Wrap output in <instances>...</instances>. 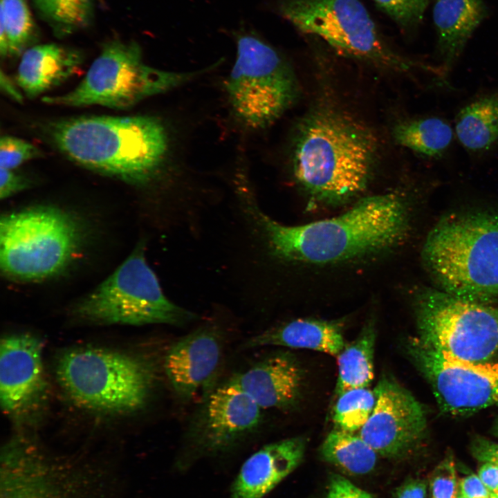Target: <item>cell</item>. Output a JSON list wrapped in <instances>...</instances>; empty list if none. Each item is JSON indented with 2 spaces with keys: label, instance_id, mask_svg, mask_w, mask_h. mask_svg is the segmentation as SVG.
<instances>
[{
  "label": "cell",
  "instance_id": "cell-1",
  "mask_svg": "<svg viewBox=\"0 0 498 498\" xmlns=\"http://www.w3.org/2000/svg\"><path fill=\"white\" fill-rule=\"evenodd\" d=\"M247 209L277 257L296 262L325 264L390 249L404 238L407 210L394 193L365 197L345 212L298 225L282 224L253 202Z\"/></svg>",
  "mask_w": 498,
  "mask_h": 498
},
{
  "label": "cell",
  "instance_id": "cell-2",
  "mask_svg": "<svg viewBox=\"0 0 498 498\" xmlns=\"http://www.w3.org/2000/svg\"><path fill=\"white\" fill-rule=\"evenodd\" d=\"M50 134L77 164L132 183L151 181L173 162L172 136L152 116L70 118L53 123Z\"/></svg>",
  "mask_w": 498,
  "mask_h": 498
},
{
  "label": "cell",
  "instance_id": "cell-3",
  "mask_svg": "<svg viewBox=\"0 0 498 498\" xmlns=\"http://www.w3.org/2000/svg\"><path fill=\"white\" fill-rule=\"evenodd\" d=\"M376 140L364 124L337 110L321 109L300 123L292 152L295 179L314 201L342 203L371 177Z\"/></svg>",
  "mask_w": 498,
  "mask_h": 498
},
{
  "label": "cell",
  "instance_id": "cell-4",
  "mask_svg": "<svg viewBox=\"0 0 498 498\" xmlns=\"http://www.w3.org/2000/svg\"><path fill=\"white\" fill-rule=\"evenodd\" d=\"M422 257L442 291L488 304L498 297V214L444 217L427 236Z\"/></svg>",
  "mask_w": 498,
  "mask_h": 498
},
{
  "label": "cell",
  "instance_id": "cell-5",
  "mask_svg": "<svg viewBox=\"0 0 498 498\" xmlns=\"http://www.w3.org/2000/svg\"><path fill=\"white\" fill-rule=\"evenodd\" d=\"M56 374L74 403L107 414H126L142 408L155 376L152 365L140 357L89 347L63 353L57 362Z\"/></svg>",
  "mask_w": 498,
  "mask_h": 498
},
{
  "label": "cell",
  "instance_id": "cell-6",
  "mask_svg": "<svg viewBox=\"0 0 498 498\" xmlns=\"http://www.w3.org/2000/svg\"><path fill=\"white\" fill-rule=\"evenodd\" d=\"M216 65L187 72L158 69L143 62L136 42L115 39L104 46L75 89L60 95L43 97L42 100L68 107L126 109L192 82Z\"/></svg>",
  "mask_w": 498,
  "mask_h": 498
},
{
  "label": "cell",
  "instance_id": "cell-7",
  "mask_svg": "<svg viewBox=\"0 0 498 498\" xmlns=\"http://www.w3.org/2000/svg\"><path fill=\"white\" fill-rule=\"evenodd\" d=\"M82 230L68 212L50 206L14 212L0 221V266L4 275L36 282L62 271L77 251Z\"/></svg>",
  "mask_w": 498,
  "mask_h": 498
},
{
  "label": "cell",
  "instance_id": "cell-8",
  "mask_svg": "<svg viewBox=\"0 0 498 498\" xmlns=\"http://www.w3.org/2000/svg\"><path fill=\"white\" fill-rule=\"evenodd\" d=\"M235 117L252 129L275 122L297 94L293 72L271 45L253 34L237 38L234 63L224 82Z\"/></svg>",
  "mask_w": 498,
  "mask_h": 498
},
{
  "label": "cell",
  "instance_id": "cell-9",
  "mask_svg": "<svg viewBox=\"0 0 498 498\" xmlns=\"http://www.w3.org/2000/svg\"><path fill=\"white\" fill-rule=\"evenodd\" d=\"M74 313L84 321L102 324L181 325L195 318L165 295L142 247L80 300Z\"/></svg>",
  "mask_w": 498,
  "mask_h": 498
},
{
  "label": "cell",
  "instance_id": "cell-10",
  "mask_svg": "<svg viewBox=\"0 0 498 498\" xmlns=\"http://www.w3.org/2000/svg\"><path fill=\"white\" fill-rule=\"evenodd\" d=\"M279 11L299 31L320 37L349 56L403 71L436 72L435 66L396 53L359 0H282Z\"/></svg>",
  "mask_w": 498,
  "mask_h": 498
},
{
  "label": "cell",
  "instance_id": "cell-11",
  "mask_svg": "<svg viewBox=\"0 0 498 498\" xmlns=\"http://www.w3.org/2000/svg\"><path fill=\"white\" fill-rule=\"evenodd\" d=\"M422 342L456 358L487 362L498 352V308L442 290H425L416 301Z\"/></svg>",
  "mask_w": 498,
  "mask_h": 498
},
{
  "label": "cell",
  "instance_id": "cell-12",
  "mask_svg": "<svg viewBox=\"0 0 498 498\" xmlns=\"http://www.w3.org/2000/svg\"><path fill=\"white\" fill-rule=\"evenodd\" d=\"M407 349L443 413L465 416L498 405V363L461 360L418 338Z\"/></svg>",
  "mask_w": 498,
  "mask_h": 498
},
{
  "label": "cell",
  "instance_id": "cell-13",
  "mask_svg": "<svg viewBox=\"0 0 498 498\" xmlns=\"http://www.w3.org/2000/svg\"><path fill=\"white\" fill-rule=\"evenodd\" d=\"M374 391L375 407L358 434L378 456H404L425 433V409L409 391L391 377L382 376Z\"/></svg>",
  "mask_w": 498,
  "mask_h": 498
},
{
  "label": "cell",
  "instance_id": "cell-14",
  "mask_svg": "<svg viewBox=\"0 0 498 498\" xmlns=\"http://www.w3.org/2000/svg\"><path fill=\"white\" fill-rule=\"evenodd\" d=\"M54 465L30 442L10 441L1 452L0 498H75L83 492L80 470Z\"/></svg>",
  "mask_w": 498,
  "mask_h": 498
},
{
  "label": "cell",
  "instance_id": "cell-15",
  "mask_svg": "<svg viewBox=\"0 0 498 498\" xmlns=\"http://www.w3.org/2000/svg\"><path fill=\"white\" fill-rule=\"evenodd\" d=\"M261 408L232 378L214 390L192 432L199 454L227 451L249 436L262 419Z\"/></svg>",
  "mask_w": 498,
  "mask_h": 498
},
{
  "label": "cell",
  "instance_id": "cell-16",
  "mask_svg": "<svg viewBox=\"0 0 498 498\" xmlns=\"http://www.w3.org/2000/svg\"><path fill=\"white\" fill-rule=\"evenodd\" d=\"M42 343L32 335H6L1 342L0 401L4 412L22 418L38 409L46 399Z\"/></svg>",
  "mask_w": 498,
  "mask_h": 498
},
{
  "label": "cell",
  "instance_id": "cell-17",
  "mask_svg": "<svg viewBox=\"0 0 498 498\" xmlns=\"http://www.w3.org/2000/svg\"><path fill=\"white\" fill-rule=\"evenodd\" d=\"M219 335L210 329H198L175 342L166 353L164 367L177 395L190 399L211 384L221 360Z\"/></svg>",
  "mask_w": 498,
  "mask_h": 498
},
{
  "label": "cell",
  "instance_id": "cell-18",
  "mask_svg": "<svg viewBox=\"0 0 498 498\" xmlns=\"http://www.w3.org/2000/svg\"><path fill=\"white\" fill-rule=\"evenodd\" d=\"M306 443L292 437L266 445L242 464L229 498H264L303 460Z\"/></svg>",
  "mask_w": 498,
  "mask_h": 498
},
{
  "label": "cell",
  "instance_id": "cell-19",
  "mask_svg": "<svg viewBox=\"0 0 498 498\" xmlns=\"http://www.w3.org/2000/svg\"><path fill=\"white\" fill-rule=\"evenodd\" d=\"M232 379L263 409H287L298 400L303 372L288 352H277L257 362Z\"/></svg>",
  "mask_w": 498,
  "mask_h": 498
},
{
  "label": "cell",
  "instance_id": "cell-20",
  "mask_svg": "<svg viewBox=\"0 0 498 498\" xmlns=\"http://www.w3.org/2000/svg\"><path fill=\"white\" fill-rule=\"evenodd\" d=\"M486 13L483 0L436 1L433 19L437 35L438 66L448 82L469 39Z\"/></svg>",
  "mask_w": 498,
  "mask_h": 498
},
{
  "label": "cell",
  "instance_id": "cell-21",
  "mask_svg": "<svg viewBox=\"0 0 498 498\" xmlns=\"http://www.w3.org/2000/svg\"><path fill=\"white\" fill-rule=\"evenodd\" d=\"M82 61L75 49L57 44L32 46L21 55L17 84L26 96L35 98L77 73Z\"/></svg>",
  "mask_w": 498,
  "mask_h": 498
},
{
  "label": "cell",
  "instance_id": "cell-22",
  "mask_svg": "<svg viewBox=\"0 0 498 498\" xmlns=\"http://www.w3.org/2000/svg\"><path fill=\"white\" fill-rule=\"evenodd\" d=\"M456 140L472 158H481L498 148V85L475 95L457 111Z\"/></svg>",
  "mask_w": 498,
  "mask_h": 498
},
{
  "label": "cell",
  "instance_id": "cell-23",
  "mask_svg": "<svg viewBox=\"0 0 498 498\" xmlns=\"http://www.w3.org/2000/svg\"><path fill=\"white\" fill-rule=\"evenodd\" d=\"M279 346L338 356L345 346L342 325L336 321L297 319L248 340L244 348Z\"/></svg>",
  "mask_w": 498,
  "mask_h": 498
},
{
  "label": "cell",
  "instance_id": "cell-24",
  "mask_svg": "<svg viewBox=\"0 0 498 498\" xmlns=\"http://www.w3.org/2000/svg\"><path fill=\"white\" fill-rule=\"evenodd\" d=\"M393 136L400 146L433 160L444 159L456 140L453 125L436 114L405 120L394 127Z\"/></svg>",
  "mask_w": 498,
  "mask_h": 498
},
{
  "label": "cell",
  "instance_id": "cell-25",
  "mask_svg": "<svg viewBox=\"0 0 498 498\" xmlns=\"http://www.w3.org/2000/svg\"><path fill=\"white\" fill-rule=\"evenodd\" d=\"M376 331L369 322L359 336L345 345L338 356L337 396L353 389L368 387L374 376Z\"/></svg>",
  "mask_w": 498,
  "mask_h": 498
},
{
  "label": "cell",
  "instance_id": "cell-26",
  "mask_svg": "<svg viewBox=\"0 0 498 498\" xmlns=\"http://www.w3.org/2000/svg\"><path fill=\"white\" fill-rule=\"evenodd\" d=\"M323 459L345 473L363 475L376 467L378 454L358 434L336 429L320 448Z\"/></svg>",
  "mask_w": 498,
  "mask_h": 498
},
{
  "label": "cell",
  "instance_id": "cell-27",
  "mask_svg": "<svg viewBox=\"0 0 498 498\" xmlns=\"http://www.w3.org/2000/svg\"><path fill=\"white\" fill-rule=\"evenodd\" d=\"M0 54L19 56L38 36L26 0H0Z\"/></svg>",
  "mask_w": 498,
  "mask_h": 498
},
{
  "label": "cell",
  "instance_id": "cell-28",
  "mask_svg": "<svg viewBox=\"0 0 498 498\" xmlns=\"http://www.w3.org/2000/svg\"><path fill=\"white\" fill-rule=\"evenodd\" d=\"M40 17L57 37L88 27L93 17L92 0H32Z\"/></svg>",
  "mask_w": 498,
  "mask_h": 498
},
{
  "label": "cell",
  "instance_id": "cell-29",
  "mask_svg": "<svg viewBox=\"0 0 498 498\" xmlns=\"http://www.w3.org/2000/svg\"><path fill=\"white\" fill-rule=\"evenodd\" d=\"M376 400L374 390L367 387L350 389L339 395L333 415L336 429L358 432L371 416Z\"/></svg>",
  "mask_w": 498,
  "mask_h": 498
},
{
  "label": "cell",
  "instance_id": "cell-30",
  "mask_svg": "<svg viewBox=\"0 0 498 498\" xmlns=\"http://www.w3.org/2000/svg\"><path fill=\"white\" fill-rule=\"evenodd\" d=\"M392 19L404 28H412L422 20L428 0H374Z\"/></svg>",
  "mask_w": 498,
  "mask_h": 498
},
{
  "label": "cell",
  "instance_id": "cell-31",
  "mask_svg": "<svg viewBox=\"0 0 498 498\" xmlns=\"http://www.w3.org/2000/svg\"><path fill=\"white\" fill-rule=\"evenodd\" d=\"M42 156L41 151L33 144L12 136H4L0 140V166L14 169L24 163Z\"/></svg>",
  "mask_w": 498,
  "mask_h": 498
},
{
  "label": "cell",
  "instance_id": "cell-32",
  "mask_svg": "<svg viewBox=\"0 0 498 498\" xmlns=\"http://www.w3.org/2000/svg\"><path fill=\"white\" fill-rule=\"evenodd\" d=\"M432 498H457L458 482L454 462L448 456L434 470L430 479Z\"/></svg>",
  "mask_w": 498,
  "mask_h": 498
},
{
  "label": "cell",
  "instance_id": "cell-33",
  "mask_svg": "<svg viewBox=\"0 0 498 498\" xmlns=\"http://www.w3.org/2000/svg\"><path fill=\"white\" fill-rule=\"evenodd\" d=\"M325 498H374L372 495L359 488L346 477L331 474Z\"/></svg>",
  "mask_w": 498,
  "mask_h": 498
},
{
  "label": "cell",
  "instance_id": "cell-34",
  "mask_svg": "<svg viewBox=\"0 0 498 498\" xmlns=\"http://www.w3.org/2000/svg\"><path fill=\"white\" fill-rule=\"evenodd\" d=\"M1 167L0 169V197L7 199L30 185L28 178L12 171Z\"/></svg>",
  "mask_w": 498,
  "mask_h": 498
},
{
  "label": "cell",
  "instance_id": "cell-35",
  "mask_svg": "<svg viewBox=\"0 0 498 498\" xmlns=\"http://www.w3.org/2000/svg\"><path fill=\"white\" fill-rule=\"evenodd\" d=\"M459 487L461 495L467 498H490L492 495L480 478L473 474L462 478Z\"/></svg>",
  "mask_w": 498,
  "mask_h": 498
},
{
  "label": "cell",
  "instance_id": "cell-36",
  "mask_svg": "<svg viewBox=\"0 0 498 498\" xmlns=\"http://www.w3.org/2000/svg\"><path fill=\"white\" fill-rule=\"evenodd\" d=\"M426 483L419 479H409L396 490L394 498H426Z\"/></svg>",
  "mask_w": 498,
  "mask_h": 498
},
{
  "label": "cell",
  "instance_id": "cell-37",
  "mask_svg": "<svg viewBox=\"0 0 498 498\" xmlns=\"http://www.w3.org/2000/svg\"><path fill=\"white\" fill-rule=\"evenodd\" d=\"M479 477L492 492L498 495L497 465L484 463L479 470Z\"/></svg>",
  "mask_w": 498,
  "mask_h": 498
},
{
  "label": "cell",
  "instance_id": "cell-38",
  "mask_svg": "<svg viewBox=\"0 0 498 498\" xmlns=\"http://www.w3.org/2000/svg\"><path fill=\"white\" fill-rule=\"evenodd\" d=\"M0 87L4 93L15 102L19 103L23 102V95L11 79L2 70L0 73Z\"/></svg>",
  "mask_w": 498,
  "mask_h": 498
},
{
  "label": "cell",
  "instance_id": "cell-39",
  "mask_svg": "<svg viewBox=\"0 0 498 498\" xmlns=\"http://www.w3.org/2000/svg\"><path fill=\"white\" fill-rule=\"evenodd\" d=\"M491 433H492V434H493L494 436L498 437V417H497V418L495 421V422H494V423H493V425H492V430H491Z\"/></svg>",
  "mask_w": 498,
  "mask_h": 498
},
{
  "label": "cell",
  "instance_id": "cell-40",
  "mask_svg": "<svg viewBox=\"0 0 498 498\" xmlns=\"http://www.w3.org/2000/svg\"><path fill=\"white\" fill-rule=\"evenodd\" d=\"M490 498H498V495H497L496 494L492 492V495H491V496H490Z\"/></svg>",
  "mask_w": 498,
  "mask_h": 498
},
{
  "label": "cell",
  "instance_id": "cell-41",
  "mask_svg": "<svg viewBox=\"0 0 498 498\" xmlns=\"http://www.w3.org/2000/svg\"><path fill=\"white\" fill-rule=\"evenodd\" d=\"M457 498H467V497H465L463 495L460 494V495H459Z\"/></svg>",
  "mask_w": 498,
  "mask_h": 498
}]
</instances>
